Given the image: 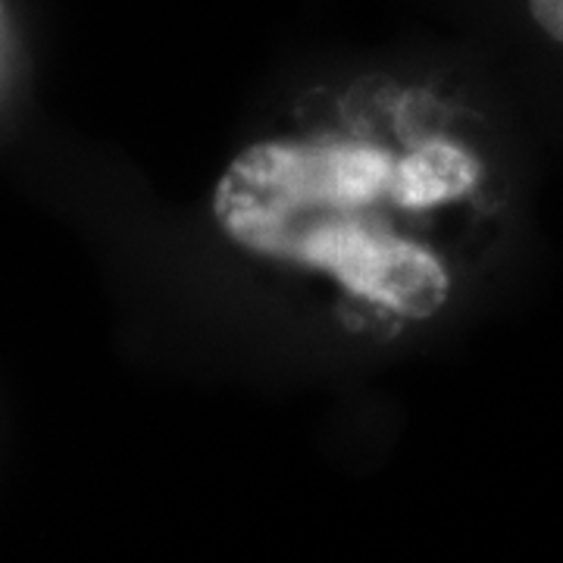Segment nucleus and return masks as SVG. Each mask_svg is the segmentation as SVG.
Segmentation results:
<instances>
[{"label": "nucleus", "mask_w": 563, "mask_h": 563, "mask_svg": "<svg viewBox=\"0 0 563 563\" xmlns=\"http://www.w3.org/2000/svg\"><path fill=\"white\" fill-rule=\"evenodd\" d=\"M391 161L379 147L342 139H282L251 144L225 166L213 213L244 251L298 263L310 235L363 217L388 198Z\"/></svg>", "instance_id": "f257e3e1"}, {"label": "nucleus", "mask_w": 563, "mask_h": 563, "mask_svg": "<svg viewBox=\"0 0 563 563\" xmlns=\"http://www.w3.org/2000/svg\"><path fill=\"white\" fill-rule=\"evenodd\" d=\"M298 263L329 273L357 298L383 303L410 320H426L442 310L451 288L439 257L366 217L332 222L310 235Z\"/></svg>", "instance_id": "f03ea898"}, {"label": "nucleus", "mask_w": 563, "mask_h": 563, "mask_svg": "<svg viewBox=\"0 0 563 563\" xmlns=\"http://www.w3.org/2000/svg\"><path fill=\"white\" fill-rule=\"evenodd\" d=\"M479 181V163L470 151L444 139H432L413 147L407 157L391 163L388 198L398 207L422 210L435 203L457 201Z\"/></svg>", "instance_id": "7ed1b4c3"}, {"label": "nucleus", "mask_w": 563, "mask_h": 563, "mask_svg": "<svg viewBox=\"0 0 563 563\" xmlns=\"http://www.w3.org/2000/svg\"><path fill=\"white\" fill-rule=\"evenodd\" d=\"M529 7L544 32L563 44V0H529Z\"/></svg>", "instance_id": "20e7f679"}]
</instances>
